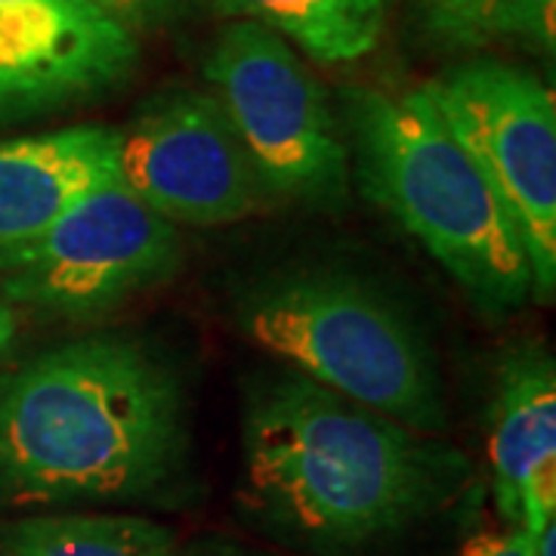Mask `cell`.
I'll use <instances>...</instances> for the list:
<instances>
[{
    "label": "cell",
    "instance_id": "cell-1",
    "mask_svg": "<svg viewBox=\"0 0 556 556\" xmlns=\"http://www.w3.org/2000/svg\"><path fill=\"white\" fill-rule=\"evenodd\" d=\"M470 460L303 375L257 380L241 417L244 514L309 554H353L442 514Z\"/></svg>",
    "mask_w": 556,
    "mask_h": 556
},
{
    "label": "cell",
    "instance_id": "cell-2",
    "mask_svg": "<svg viewBox=\"0 0 556 556\" xmlns=\"http://www.w3.org/2000/svg\"><path fill=\"white\" fill-rule=\"evenodd\" d=\"M192 437L177 368L130 334L47 350L0 380V504L174 497Z\"/></svg>",
    "mask_w": 556,
    "mask_h": 556
},
{
    "label": "cell",
    "instance_id": "cell-3",
    "mask_svg": "<svg viewBox=\"0 0 556 556\" xmlns=\"http://www.w3.org/2000/svg\"><path fill=\"white\" fill-rule=\"evenodd\" d=\"M346 146L362 195L396 219L485 316L532 298V269L507 211L457 142L430 84L346 100Z\"/></svg>",
    "mask_w": 556,
    "mask_h": 556
},
{
    "label": "cell",
    "instance_id": "cell-4",
    "mask_svg": "<svg viewBox=\"0 0 556 556\" xmlns=\"http://www.w3.org/2000/svg\"><path fill=\"white\" fill-rule=\"evenodd\" d=\"M241 331L343 399L442 437L448 427L437 353L412 313L371 278L340 266H294L248 281Z\"/></svg>",
    "mask_w": 556,
    "mask_h": 556
},
{
    "label": "cell",
    "instance_id": "cell-5",
    "mask_svg": "<svg viewBox=\"0 0 556 556\" xmlns=\"http://www.w3.org/2000/svg\"><path fill=\"white\" fill-rule=\"evenodd\" d=\"M269 201L338 214L350 204V146L325 87L298 50L257 22L219 28L204 60Z\"/></svg>",
    "mask_w": 556,
    "mask_h": 556
},
{
    "label": "cell",
    "instance_id": "cell-6",
    "mask_svg": "<svg viewBox=\"0 0 556 556\" xmlns=\"http://www.w3.org/2000/svg\"><path fill=\"white\" fill-rule=\"evenodd\" d=\"M179 266V226L115 179L75 201L35 239L0 251V298L80 321L170 281Z\"/></svg>",
    "mask_w": 556,
    "mask_h": 556
},
{
    "label": "cell",
    "instance_id": "cell-7",
    "mask_svg": "<svg viewBox=\"0 0 556 556\" xmlns=\"http://www.w3.org/2000/svg\"><path fill=\"white\" fill-rule=\"evenodd\" d=\"M457 142L507 211L532 269V298L556 291V102L544 80L501 60H470L430 84Z\"/></svg>",
    "mask_w": 556,
    "mask_h": 556
},
{
    "label": "cell",
    "instance_id": "cell-8",
    "mask_svg": "<svg viewBox=\"0 0 556 556\" xmlns=\"http://www.w3.org/2000/svg\"><path fill=\"white\" fill-rule=\"evenodd\" d=\"M118 134L121 182L174 226H229L269 204L211 90L167 87Z\"/></svg>",
    "mask_w": 556,
    "mask_h": 556
},
{
    "label": "cell",
    "instance_id": "cell-9",
    "mask_svg": "<svg viewBox=\"0 0 556 556\" xmlns=\"http://www.w3.org/2000/svg\"><path fill=\"white\" fill-rule=\"evenodd\" d=\"M139 56V35L93 0H0V121L102 100Z\"/></svg>",
    "mask_w": 556,
    "mask_h": 556
},
{
    "label": "cell",
    "instance_id": "cell-10",
    "mask_svg": "<svg viewBox=\"0 0 556 556\" xmlns=\"http://www.w3.org/2000/svg\"><path fill=\"white\" fill-rule=\"evenodd\" d=\"M492 477L497 514L532 535L556 519V368L526 343L501 358L492 405Z\"/></svg>",
    "mask_w": 556,
    "mask_h": 556
},
{
    "label": "cell",
    "instance_id": "cell-11",
    "mask_svg": "<svg viewBox=\"0 0 556 556\" xmlns=\"http://www.w3.org/2000/svg\"><path fill=\"white\" fill-rule=\"evenodd\" d=\"M115 127H62L0 142V251L35 239L87 192L121 179Z\"/></svg>",
    "mask_w": 556,
    "mask_h": 556
},
{
    "label": "cell",
    "instance_id": "cell-12",
    "mask_svg": "<svg viewBox=\"0 0 556 556\" xmlns=\"http://www.w3.org/2000/svg\"><path fill=\"white\" fill-rule=\"evenodd\" d=\"M219 16L257 22L318 65L375 53L387 31V0H211Z\"/></svg>",
    "mask_w": 556,
    "mask_h": 556
},
{
    "label": "cell",
    "instance_id": "cell-13",
    "mask_svg": "<svg viewBox=\"0 0 556 556\" xmlns=\"http://www.w3.org/2000/svg\"><path fill=\"white\" fill-rule=\"evenodd\" d=\"M0 556H179L177 535L130 514L31 517L0 529Z\"/></svg>",
    "mask_w": 556,
    "mask_h": 556
},
{
    "label": "cell",
    "instance_id": "cell-14",
    "mask_svg": "<svg viewBox=\"0 0 556 556\" xmlns=\"http://www.w3.org/2000/svg\"><path fill=\"white\" fill-rule=\"evenodd\" d=\"M514 0H420V22L445 50H479L501 40Z\"/></svg>",
    "mask_w": 556,
    "mask_h": 556
},
{
    "label": "cell",
    "instance_id": "cell-15",
    "mask_svg": "<svg viewBox=\"0 0 556 556\" xmlns=\"http://www.w3.org/2000/svg\"><path fill=\"white\" fill-rule=\"evenodd\" d=\"M501 40H519L541 56H554L556 0H514L501 22Z\"/></svg>",
    "mask_w": 556,
    "mask_h": 556
},
{
    "label": "cell",
    "instance_id": "cell-16",
    "mask_svg": "<svg viewBox=\"0 0 556 556\" xmlns=\"http://www.w3.org/2000/svg\"><path fill=\"white\" fill-rule=\"evenodd\" d=\"M93 3L102 7L112 20L127 25L134 35L161 31L182 20L192 7V0H93Z\"/></svg>",
    "mask_w": 556,
    "mask_h": 556
},
{
    "label": "cell",
    "instance_id": "cell-17",
    "mask_svg": "<svg viewBox=\"0 0 556 556\" xmlns=\"http://www.w3.org/2000/svg\"><path fill=\"white\" fill-rule=\"evenodd\" d=\"M464 556H532V547L522 529H510L477 535L464 547Z\"/></svg>",
    "mask_w": 556,
    "mask_h": 556
},
{
    "label": "cell",
    "instance_id": "cell-18",
    "mask_svg": "<svg viewBox=\"0 0 556 556\" xmlns=\"http://www.w3.org/2000/svg\"><path fill=\"white\" fill-rule=\"evenodd\" d=\"M179 556H273V554H260V551H248V547H239L232 541H207V544H195L189 547L186 554Z\"/></svg>",
    "mask_w": 556,
    "mask_h": 556
},
{
    "label": "cell",
    "instance_id": "cell-19",
    "mask_svg": "<svg viewBox=\"0 0 556 556\" xmlns=\"http://www.w3.org/2000/svg\"><path fill=\"white\" fill-rule=\"evenodd\" d=\"M13 338H16V309L0 298V353L10 350Z\"/></svg>",
    "mask_w": 556,
    "mask_h": 556
}]
</instances>
